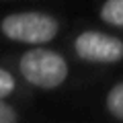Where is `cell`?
<instances>
[{
	"label": "cell",
	"instance_id": "obj_1",
	"mask_svg": "<svg viewBox=\"0 0 123 123\" xmlns=\"http://www.w3.org/2000/svg\"><path fill=\"white\" fill-rule=\"evenodd\" d=\"M23 78L37 88H57L68 78V62L57 51L45 47H33L23 53L18 62Z\"/></svg>",
	"mask_w": 123,
	"mask_h": 123
},
{
	"label": "cell",
	"instance_id": "obj_2",
	"mask_svg": "<svg viewBox=\"0 0 123 123\" xmlns=\"http://www.w3.org/2000/svg\"><path fill=\"white\" fill-rule=\"evenodd\" d=\"M0 31L10 41L41 45L51 41L57 35L60 25L51 14L39 12V10H29V12H14L4 17L0 23Z\"/></svg>",
	"mask_w": 123,
	"mask_h": 123
},
{
	"label": "cell",
	"instance_id": "obj_3",
	"mask_svg": "<svg viewBox=\"0 0 123 123\" xmlns=\"http://www.w3.org/2000/svg\"><path fill=\"white\" fill-rule=\"evenodd\" d=\"M74 49L80 60L94 64H115L123 57V41L101 31H84L76 37Z\"/></svg>",
	"mask_w": 123,
	"mask_h": 123
},
{
	"label": "cell",
	"instance_id": "obj_4",
	"mask_svg": "<svg viewBox=\"0 0 123 123\" xmlns=\"http://www.w3.org/2000/svg\"><path fill=\"white\" fill-rule=\"evenodd\" d=\"M101 18L107 25L123 27V0H107L101 6Z\"/></svg>",
	"mask_w": 123,
	"mask_h": 123
},
{
	"label": "cell",
	"instance_id": "obj_5",
	"mask_svg": "<svg viewBox=\"0 0 123 123\" xmlns=\"http://www.w3.org/2000/svg\"><path fill=\"white\" fill-rule=\"evenodd\" d=\"M107 111L113 115L115 119L123 121V82H117L109 92H107Z\"/></svg>",
	"mask_w": 123,
	"mask_h": 123
},
{
	"label": "cell",
	"instance_id": "obj_6",
	"mask_svg": "<svg viewBox=\"0 0 123 123\" xmlns=\"http://www.w3.org/2000/svg\"><path fill=\"white\" fill-rule=\"evenodd\" d=\"M14 78L10 72H6L4 68H0V98H6L8 94H12L14 90Z\"/></svg>",
	"mask_w": 123,
	"mask_h": 123
}]
</instances>
